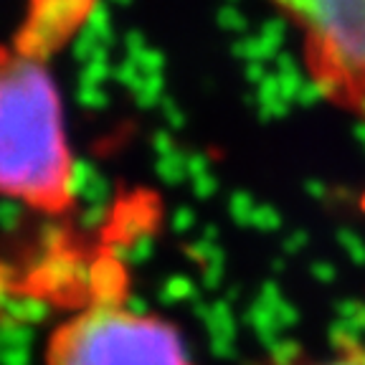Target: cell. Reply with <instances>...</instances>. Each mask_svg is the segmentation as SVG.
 Masks as SVG:
<instances>
[{
    "label": "cell",
    "mask_w": 365,
    "mask_h": 365,
    "mask_svg": "<svg viewBox=\"0 0 365 365\" xmlns=\"http://www.w3.org/2000/svg\"><path fill=\"white\" fill-rule=\"evenodd\" d=\"M53 48L29 23L0 46V195L41 213H63L74 200L61 97L46 63Z\"/></svg>",
    "instance_id": "6da1fadb"
},
{
    "label": "cell",
    "mask_w": 365,
    "mask_h": 365,
    "mask_svg": "<svg viewBox=\"0 0 365 365\" xmlns=\"http://www.w3.org/2000/svg\"><path fill=\"white\" fill-rule=\"evenodd\" d=\"M294 26L319 94L365 120V0H269Z\"/></svg>",
    "instance_id": "7a4b0ae2"
},
{
    "label": "cell",
    "mask_w": 365,
    "mask_h": 365,
    "mask_svg": "<svg viewBox=\"0 0 365 365\" xmlns=\"http://www.w3.org/2000/svg\"><path fill=\"white\" fill-rule=\"evenodd\" d=\"M257 365H365V348L350 340H342L327 353H279L269 355Z\"/></svg>",
    "instance_id": "277c9868"
},
{
    "label": "cell",
    "mask_w": 365,
    "mask_h": 365,
    "mask_svg": "<svg viewBox=\"0 0 365 365\" xmlns=\"http://www.w3.org/2000/svg\"><path fill=\"white\" fill-rule=\"evenodd\" d=\"M46 365H193L175 327L114 302H97L56 327Z\"/></svg>",
    "instance_id": "3957f363"
}]
</instances>
